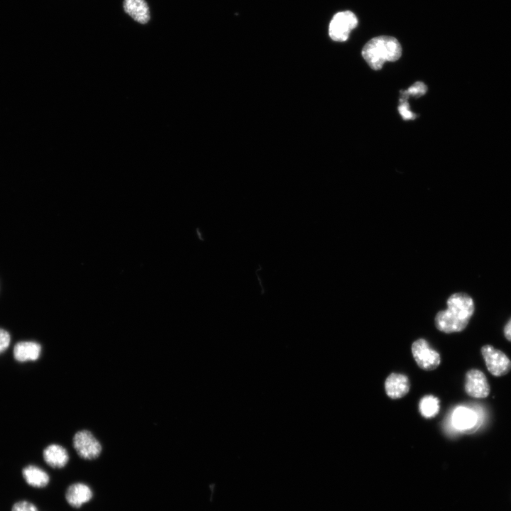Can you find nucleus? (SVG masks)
Instances as JSON below:
<instances>
[{
    "label": "nucleus",
    "instance_id": "1",
    "mask_svg": "<svg viewBox=\"0 0 511 511\" xmlns=\"http://www.w3.org/2000/svg\"><path fill=\"white\" fill-rule=\"evenodd\" d=\"M475 311L473 299L464 292L451 295L447 300V309L439 312L435 325L439 331L451 334L463 331Z\"/></svg>",
    "mask_w": 511,
    "mask_h": 511
},
{
    "label": "nucleus",
    "instance_id": "2",
    "mask_svg": "<svg viewBox=\"0 0 511 511\" xmlns=\"http://www.w3.org/2000/svg\"><path fill=\"white\" fill-rule=\"evenodd\" d=\"M402 48L394 37L381 35L372 38L364 45L362 55L368 65L375 70H380L386 61L397 60Z\"/></svg>",
    "mask_w": 511,
    "mask_h": 511
},
{
    "label": "nucleus",
    "instance_id": "3",
    "mask_svg": "<svg viewBox=\"0 0 511 511\" xmlns=\"http://www.w3.org/2000/svg\"><path fill=\"white\" fill-rule=\"evenodd\" d=\"M481 354L488 370L495 377H501L511 370V360L502 351L491 345L481 347Z\"/></svg>",
    "mask_w": 511,
    "mask_h": 511
},
{
    "label": "nucleus",
    "instance_id": "4",
    "mask_svg": "<svg viewBox=\"0 0 511 511\" xmlns=\"http://www.w3.org/2000/svg\"><path fill=\"white\" fill-rule=\"evenodd\" d=\"M357 24V18L352 11L338 12L333 16L329 23V36L334 41H345L348 39L350 32L356 27Z\"/></svg>",
    "mask_w": 511,
    "mask_h": 511
},
{
    "label": "nucleus",
    "instance_id": "5",
    "mask_svg": "<svg viewBox=\"0 0 511 511\" xmlns=\"http://www.w3.org/2000/svg\"><path fill=\"white\" fill-rule=\"evenodd\" d=\"M412 353L419 367L424 370H434L440 364L439 353L432 348L424 339H419L413 342Z\"/></svg>",
    "mask_w": 511,
    "mask_h": 511
},
{
    "label": "nucleus",
    "instance_id": "6",
    "mask_svg": "<svg viewBox=\"0 0 511 511\" xmlns=\"http://www.w3.org/2000/svg\"><path fill=\"white\" fill-rule=\"evenodd\" d=\"M73 446L78 455L84 459H94L101 451L99 441L87 430H82L75 434Z\"/></svg>",
    "mask_w": 511,
    "mask_h": 511
},
{
    "label": "nucleus",
    "instance_id": "7",
    "mask_svg": "<svg viewBox=\"0 0 511 511\" xmlns=\"http://www.w3.org/2000/svg\"><path fill=\"white\" fill-rule=\"evenodd\" d=\"M465 391L474 398H485L490 391L485 375L478 369H471L466 374Z\"/></svg>",
    "mask_w": 511,
    "mask_h": 511
},
{
    "label": "nucleus",
    "instance_id": "8",
    "mask_svg": "<svg viewBox=\"0 0 511 511\" xmlns=\"http://www.w3.org/2000/svg\"><path fill=\"white\" fill-rule=\"evenodd\" d=\"M410 388L409 378L403 374L392 373L385 381V390L388 396L398 399L406 395Z\"/></svg>",
    "mask_w": 511,
    "mask_h": 511
},
{
    "label": "nucleus",
    "instance_id": "9",
    "mask_svg": "<svg viewBox=\"0 0 511 511\" xmlns=\"http://www.w3.org/2000/svg\"><path fill=\"white\" fill-rule=\"evenodd\" d=\"M92 497L89 487L84 483H75L67 490L65 498L67 502L74 507H79Z\"/></svg>",
    "mask_w": 511,
    "mask_h": 511
},
{
    "label": "nucleus",
    "instance_id": "10",
    "mask_svg": "<svg viewBox=\"0 0 511 511\" xmlns=\"http://www.w3.org/2000/svg\"><path fill=\"white\" fill-rule=\"evenodd\" d=\"M123 9L133 20L145 24L150 20V11L145 0H124Z\"/></svg>",
    "mask_w": 511,
    "mask_h": 511
},
{
    "label": "nucleus",
    "instance_id": "11",
    "mask_svg": "<svg viewBox=\"0 0 511 511\" xmlns=\"http://www.w3.org/2000/svg\"><path fill=\"white\" fill-rule=\"evenodd\" d=\"M41 352V346L34 341H21L13 348V356L19 362L37 360Z\"/></svg>",
    "mask_w": 511,
    "mask_h": 511
},
{
    "label": "nucleus",
    "instance_id": "12",
    "mask_svg": "<svg viewBox=\"0 0 511 511\" xmlns=\"http://www.w3.org/2000/svg\"><path fill=\"white\" fill-rule=\"evenodd\" d=\"M45 461L53 468H62L68 461V454L65 448L57 444L47 446L43 451Z\"/></svg>",
    "mask_w": 511,
    "mask_h": 511
},
{
    "label": "nucleus",
    "instance_id": "13",
    "mask_svg": "<svg viewBox=\"0 0 511 511\" xmlns=\"http://www.w3.org/2000/svg\"><path fill=\"white\" fill-rule=\"evenodd\" d=\"M476 422L475 412L464 407L456 408L452 415V423L454 427L459 430H468L474 427Z\"/></svg>",
    "mask_w": 511,
    "mask_h": 511
},
{
    "label": "nucleus",
    "instance_id": "14",
    "mask_svg": "<svg viewBox=\"0 0 511 511\" xmlns=\"http://www.w3.org/2000/svg\"><path fill=\"white\" fill-rule=\"evenodd\" d=\"M23 476L30 485L35 488L45 487L49 482L47 473L35 466H26L23 470Z\"/></svg>",
    "mask_w": 511,
    "mask_h": 511
},
{
    "label": "nucleus",
    "instance_id": "15",
    "mask_svg": "<svg viewBox=\"0 0 511 511\" xmlns=\"http://www.w3.org/2000/svg\"><path fill=\"white\" fill-rule=\"evenodd\" d=\"M439 400L433 395H426L419 402V412L425 418L435 417L439 411Z\"/></svg>",
    "mask_w": 511,
    "mask_h": 511
},
{
    "label": "nucleus",
    "instance_id": "16",
    "mask_svg": "<svg viewBox=\"0 0 511 511\" xmlns=\"http://www.w3.org/2000/svg\"><path fill=\"white\" fill-rule=\"evenodd\" d=\"M427 90V86L422 82H417L412 86H411L407 90L401 92V99L400 101H407V98L409 95L420 97L424 95Z\"/></svg>",
    "mask_w": 511,
    "mask_h": 511
},
{
    "label": "nucleus",
    "instance_id": "17",
    "mask_svg": "<svg viewBox=\"0 0 511 511\" xmlns=\"http://www.w3.org/2000/svg\"><path fill=\"white\" fill-rule=\"evenodd\" d=\"M398 111L405 120L414 119L416 116L410 110V105L407 101H400Z\"/></svg>",
    "mask_w": 511,
    "mask_h": 511
},
{
    "label": "nucleus",
    "instance_id": "18",
    "mask_svg": "<svg viewBox=\"0 0 511 511\" xmlns=\"http://www.w3.org/2000/svg\"><path fill=\"white\" fill-rule=\"evenodd\" d=\"M11 511H38L37 507L28 501H19L15 503Z\"/></svg>",
    "mask_w": 511,
    "mask_h": 511
},
{
    "label": "nucleus",
    "instance_id": "19",
    "mask_svg": "<svg viewBox=\"0 0 511 511\" xmlns=\"http://www.w3.org/2000/svg\"><path fill=\"white\" fill-rule=\"evenodd\" d=\"M10 340L9 334L6 330L0 329V353L9 347Z\"/></svg>",
    "mask_w": 511,
    "mask_h": 511
},
{
    "label": "nucleus",
    "instance_id": "20",
    "mask_svg": "<svg viewBox=\"0 0 511 511\" xmlns=\"http://www.w3.org/2000/svg\"><path fill=\"white\" fill-rule=\"evenodd\" d=\"M503 331L505 337L511 342V318L506 323Z\"/></svg>",
    "mask_w": 511,
    "mask_h": 511
}]
</instances>
